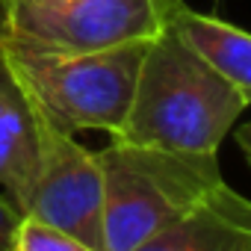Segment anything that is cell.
Masks as SVG:
<instances>
[{"mask_svg":"<svg viewBox=\"0 0 251 251\" xmlns=\"http://www.w3.org/2000/svg\"><path fill=\"white\" fill-rule=\"evenodd\" d=\"M245 106V98L169 27L151 39L130 112L112 139L186 154H219L222 139L233 130Z\"/></svg>","mask_w":251,"mask_h":251,"instance_id":"cell-1","label":"cell"},{"mask_svg":"<svg viewBox=\"0 0 251 251\" xmlns=\"http://www.w3.org/2000/svg\"><path fill=\"white\" fill-rule=\"evenodd\" d=\"M103 172V245L133 251L222 183L216 154H186L112 139L98 151Z\"/></svg>","mask_w":251,"mask_h":251,"instance_id":"cell-2","label":"cell"},{"mask_svg":"<svg viewBox=\"0 0 251 251\" xmlns=\"http://www.w3.org/2000/svg\"><path fill=\"white\" fill-rule=\"evenodd\" d=\"M148 42L86 53L12 50L6 56L39 118L62 133L103 130L115 136L130 112Z\"/></svg>","mask_w":251,"mask_h":251,"instance_id":"cell-3","label":"cell"},{"mask_svg":"<svg viewBox=\"0 0 251 251\" xmlns=\"http://www.w3.org/2000/svg\"><path fill=\"white\" fill-rule=\"evenodd\" d=\"M183 0H12V50L86 53L157 39Z\"/></svg>","mask_w":251,"mask_h":251,"instance_id":"cell-4","label":"cell"},{"mask_svg":"<svg viewBox=\"0 0 251 251\" xmlns=\"http://www.w3.org/2000/svg\"><path fill=\"white\" fill-rule=\"evenodd\" d=\"M24 216L48 222L95 251L103 245V172L98 151L42 121V157Z\"/></svg>","mask_w":251,"mask_h":251,"instance_id":"cell-5","label":"cell"},{"mask_svg":"<svg viewBox=\"0 0 251 251\" xmlns=\"http://www.w3.org/2000/svg\"><path fill=\"white\" fill-rule=\"evenodd\" d=\"M133 251H251V201L222 180Z\"/></svg>","mask_w":251,"mask_h":251,"instance_id":"cell-6","label":"cell"},{"mask_svg":"<svg viewBox=\"0 0 251 251\" xmlns=\"http://www.w3.org/2000/svg\"><path fill=\"white\" fill-rule=\"evenodd\" d=\"M42 157V118L21 86L6 50H0V189L21 210L30 201V189Z\"/></svg>","mask_w":251,"mask_h":251,"instance_id":"cell-7","label":"cell"},{"mask_svg":"<svg viewBox=\"0 0 251 251\" xmlns=\"http://www.w3.org/2000/svg\"><path fill=\"white\" fill-rule=\"evenodd\" d=\"M172 27L201 59H207L245 98V103H251V33L216 15L195 12L186 3L177 9Z\"/></svg>","mask_w":251,"mask_h":251,"instance_id":"cell-8","label":"cell"},{"mask_svg":"<svg viewBox=\"0 0 251 251\" xmlns=\"http://www.w3.org/2000/svg\"><path fill=\"white\" fill-rule=\"evenodd\" d=\"M9 251H95V248L80 242L77 236L48 225V222H39L33 216H21Z\"/></svg>","mask_w":251,"mask_h":251,"instance_id":"cell-9","label":"cell"},{"mask_svg":"<svg viewBox=\"0 0 251 251\" xmlns=\"http://www.w3.org/2000/svg\"><path fill=\"white\" fill-rule=\"evenodd\" d=\"M18 222H21V210L6 195H0V251L12 248V236H15Z\"/></svg>","mask_w":251,"mask_h":251,"instance_id":"cell-10","label":"cell"},{"mask_svg":"<svg viewBox=\"0 0 251 251\" xmlns=\"http://www.w3.org/2000/svg\"><path fill=\"white\" fill-rule=\"evenodd\" d=\"M12 36V0H0V50H6Z\"/></svg>","mask_w":251,"mask_h":251,"instance_id":"cell-11","label":"cell"},{"mask_svg":"<svg viewBox=\"0 0 251 251\" xmlns=\"http://www.w3.org/2000/svg\"><path fill=\"white\" fill-rule=\"evenodd\" d=\"M236 145H239V151L245 154V160L251 166V121H245V124L236 127Z\"/></svg>","mask_w":251,"mask_h":251,"instance_id":"cell-12","label":"cell"}]
</instances>
